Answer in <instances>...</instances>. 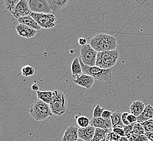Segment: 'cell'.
I'll return each mask as SVG.
<instances>
[{
    "label": "cell",
    "instance_id": "cell-3",
    "mask_svg": "<svg viewBox=\"0 0 153 141\" xmlns=\"http://www.w3.org/2000/svg\"><path fill=\"white\" fill-rule=\"evenodd\" d=\"M30 115L36 121L46 120L53 115L50 104L39 99L33 103L29 109Z\"/></svg>",
    "mask_w": 153,
    "mask_h": 141
},
{
    "label": "cell",
    "instance_id": "cell-14",
    "mask_svg": "<svg viewBox=\"0 0 153 141\" xmlns=\"http://www.w3.org/2000/svg\"><path fill=\"white\" fill-rule=\"evenodd\" d=\"M78 128L75 126H70L65 130L62 141H76L78 137Z\"/></svg>",
    "mask_w": 153,
    "mask_h": 141
},
{
    "label": "cell",
    "instance_id": "cell-5",
    "mask_svg": "<svg viewBox=\"0 0 153 141\" xmlns=\"http://www.w3.org/2000/svg\"><path fill=\"white\" fill-rule=\"evenodd\" d=\"M51 111L56 116H62L67 111L68 100L66 96L62 91H55V97L50 104Z\"/></svg>",
    "mask_w": 153,
    "mask_h": 141
},
{
    "label": "cell",
    "instance_id": "cell-28",
    "mask_svg": "<svg viewBox=\"0 0 153 141\" xmlns=\"http://www.w3.org/2000/svg\"><path fill=\"white\" fill-rule=\"evenodd\" d=\"M148 138L145 135H137L135 134H131V137L130 138L129 141H146Z\"/></svg>",
    "mask_w": 153,
    "mask_h": 141
},
{
    "label": "cell",
    "instance_id": "cell-13",
    "mask_svg": "<svg viewBox=\"0 0 153 141\" xmlns=\"http://www.w3.org/2000/svg\"><path fill=\"white\" fill-rule=\"evenodd\" d=\"M96 128L89 125L86 128L78 129V137L85 141H91L94 137Z\"/></svg>",
    "mask_w": 153,
    "mask_h": 141
},
{
    "label": "cell",
    "instance_id": "cell-8",
    "mask_svg": "<svg viewBox=\"0 0 153 141\" xmlns=\"http://www.w3.org/2000/svg\"><path fill=\"white\" fill-rule=\"evenodd\" d=\"M28 3L32 12L53 14L48 0H28Z\"/></svg>",
    "mask_w": 153,
    "mask_h": 141
},
{
    "label": "cell",
    "instance_id": "cell-41",
    "mask_svg": "<svg viewBox=\"0 0 153 141\" xmlns=\"http://www.w3.org/2000/svg\"><path fill=\"white\" fill-rule=\"evenodd\" d=\"M106 141V138H104V139H103V140H102V141Z\"/></svg>",
    "mask_w": 153,
    "mask_h": 141
},
{
    "label": "cell",
    "instance_id": "cell-6",
    "mask_svg": "<svg viewBox=\"0 0 153 141\" xmlns=\"http://www.w3.org/2000/svg\"><path fill=\"white\" fill-rule=\"evenodd\" d=\"M30 15L36 21L42 28L51 29L56 26V19L53 14L31 12Z\"/></svg>",
    "mask_w": 153,
    "mask_h": 141
},
{
    "label": "cell",
    "instance_id": "cell-4",
    "mask_svg": "<svg viewBox=\"0 0 153 141\" xmlns=\"http://www.w3.org/2000/svg\"><path fill=\"white\" fill-rule=\"evenodd\" d=\"M119 56L116 50L98 52L96 66L104 69L111 68L116 64Z\"/></svg>",
    "mask_w": 153,
    "mask_h": 141
},
{
    "label": "cell",
    "instance_id": "cell-29",
    "mask_svg": "<svg viewBox=\"0 0 153 141\" xmlns=\"http://www.w3.org/2000/svg\"><path fill=\"white\" fill-rule=\"evenodd\" d=\"M135 123L130 124L129 125H124V126L123 129L124 132H125L126 137H127L129 140L131 137V132L133 131V128H134V126Z\"/></svg>",
    "mask_w": 153,
    "mask_h": 141
},
{
    "label": "cell",
    "instance_id": "cell-18",
    "mask_svg": "<svg viewBox=\"0 0 153 141\" xmlns=\"http://www.w3.org/2000/svg\"><path fill=\"white\" fill-rule=\"evenodd\" d=\"M71 70L73 80L78 79L83 74L79 58H76L74 59L71 65Z\"/></svg>",
    "mask_w": 153,
    "mask_h": 141
},
{
    "label": "cell",
    "instance_id": "cell-32",
    "mask_svg": "<svg viewBox=\"0 0 153 141\" xmlns=\"http://www.w3.org/2000/svg\"><path fill=\"white\" fill-rule=\"evenodd\" d=\"M112 131L116 133L117 135H118L120 136H121V137H125L126 136L124 129L122 128H114V129H112Z\"/></svg>",
    "mask_w": 153,
    "mask_h": 141
},
{
    "label": "cell",
    "instance_id": "cell-31",
    "mask_svg": "<svg viewBox=\"0 0 153 141\" xmlns=\"http://www.w3.org/2000/svg\"><path fill=\"white\" fill-rule=\"evenodd\" d=\"M121 137V136L117 135L116 133L111 131L108 133V135H106V139L110 141H119Z\"/></svg>",
    "mask_w": 153,
    "mask_h": 141
},
{
    "label": "cell",
    "instance_id": "cell-1",
    "mask_svg": "<svg viewBox=\"0 0 153 141\" xmlns=\"http://www.w3.org/2000/svg\"><path fill=\"white\" fill-rule=\"evenodd\" d=\"M90 45L97 52L115 50L117 47V39L112 35L103 33L91 39Z\"/></svg>",
    "mask_w": 153,
    "mask_h": 141
},
{
    "label": "cell",
    "instance_id": "cell-24",
    "mask_svg": "<svg viewBox=\"0 0 153 141\" xmlns=\"http://www.w3.org/2000/svg\"><path fill=\"white\" fill-rule=\"evenodd\" d=\"M76 123L80 128H86L88 126L90 123V121L88 118L85 116H80L76 117Z\"/></svg>",
    "mask_w": 153,
    "mask_h": 141
},
{
    "label": "cell",
    "instance_id": "cell-40",
    "mask_svg": "<svg viewBox=\"0 0 153 141\" xmlns=\"http://www.w3.org/2000/svg\"><path fill=\"white\" fill-rule=\"evenodd\" d=\"M76 141H84V140H82V139H80V138H78L77 140H76Z\"/></svg>",
    "mask_w": 153,
    "mask_h": 141
},
{
    "label": "cell",
    "instance_id": "cell-30",
    "mask_svg": "<svg viewBox=\"0 0 153 141\" xmlns=\"http://www.w3.org/2000/svg\"><path fill=\"white\" fill-rule=\"evenodd\" d=\"M105 110L104 108H101L100 105H97L94 110L93 117H102L103 112Z\"/></svg>",
    "mask_w": 153,
    "mask_h": 141
},
{
    "label": "cell",
    "instance_id": "cell-7",
    "mask_svg": "<svg viewBox=\"0 0 153 141\" xmlns=\"http://www.w3.org/2000/svg\"><path fill=\"white\" fill-rule=\"evenodd\" d=\"M97 54L98 52L90 45L86 44L81 48L80 58L85 65L88 66H94L96 63Z\"/></svg>",
    "mask_w": 153,
    "mask_h": 141
},
{
    "label": "cell",
    "instance_id": "cell-26",
    "mask_svg": "<svg viewBox=\"0 0 153 141\" xmlns=\"http://www.w3.org/2000/svg\"><path fill=\"white\" fill-rule=\"evenodd\" d=\"M141 124L143 126L146 132H153V118Z\"/></svg>",
    "mask_w": 153,
    "mask_h": 141
},
{
    "label": "cell",
    "instance_id": "cell-17",
    "mask_svg": "<svg viewBox=\"0 0 153 141\" xmlns=\"http://www.w3.org/2000/svg\"><path fill=\"white\" fill-rule=\"evenodd\" d=\"M37 97L39 100H42L47 104L52 103L55 97V91H40L36 92Z\"/></svg>",
    "mask_w": 153,
    "mask_h": 141
},
{
    "label": "cell",
    "instance_id": "cell-2",
    "mask_svg": "<svg viewBox=\"0 0 153 141\" xmlns=\"http://www.w3.org/2000/svg\"><path fill=\"white\" fill-rule=\"evenodd\" d=\"M79 59L83 73L91 76L94 78V79L98 81L107 82H110L112 78V68L109 69H104L97 66H88L82 62L80 57Z\"/></svg>",
    "mask_w": 153,
    "mask_h": 141
},
{
    "label": "cell",
    "instance_id": "cell-16",
    "mask_svg": "<svg viewBox=\"0 0 153 141\" xmlns=\"http://www.w3.org/2000/svg\"><path fill=\"white\" fill-rule=\"evenodd\" d=\"M153 118V106L150 105L146 106L143 111L137 117V122L142 123Z\"/></svg>",
    "mask_w": 153,
    "mask_h": 141
},
{
    "label": "cell",
    "instance_id": "cell-20",
    "mask_svg": "<svg viewBox=\"0 0 153 141\" xmlns=\"http://www.w3.org/2000/svg\"><path fill=\"white\" fill-rule=\"evenodd\" d=\"M18 21L19 24H26L27 26L30 27L36 30H41L42 28L36 22V21L30 15L20 18L18 19Z\"/></svg>",
    "mask_w": 153,
    "mask_h": 141
},
{
    "label": "cell",
    "instance_id": "cell-11",
    "mask_svg": "<svg viewBox=\"0 0 153 141\" xmlns=\"http://www.w3.org/2000/svg\"><path fill=\"white\" fill-rule=\"evenodd\" d=\"M90 125L97 128L104 129H112V122L110 119H104L102 117H93L90 121Z\"/></svg>",
    "mask_w": 153,
    "mask_h": 141
},
{
    "label": "cell",
    "instance_id": "cell-27",
    "mask_svg": "<svg viewBox=\"0 0 153 141\" xmlns=\"http://www.w3.org/2000/svg\"><path fill=\"white\" fill-rule=\"evenodd\" d=\"M21 0H4L5 7L6 9L11 12L15 6L18 4Z\"/></svg>",
    "mask_w": 153,
    "mask_h": 141
},
{
    "label": "cell",
    "instance_id": "cell-10",
    "mask_svg": "<svg viewBox=\"0 0 153 141\" xmlns=\"http://www.w3.org/2000/svg\"><path fill=\"white\" fill-rule=\"evenodd\" d=\"M16 30L18 34L25 38H32L37 33L36 30L24 24H18L16 27Z\"/></svg>",
    "mask_w": 153,
    "mask_h": 141
},
{
    "label": "cell",
    "instance_id": "cell-25",
    "mask_svg": "<svg viewBox=\"0 0 153 141\" xmlns=\"http://www.w3.org/2000/svg\"><path fill=\"white\" fill-rule=\"evenodd\" d=\"M131 134H135L137 135H145L146 131L141 124L137 122L134 125Z\"/></svg>",
    "mask_w": 153,
    "mask_h": 141
},
{
    "label": "cell",
    "instance_id": "cell-37",
    "mask_svg": "<svg viewBox=\"0 0 153 141\" xmlns=\"http://www.w3.org/2000/svg\"><path fill=\"white\" fill-rule=\"evenodd\" d=\"M145 135L149 141H153V132H146Z\"/></svg>",
    "mask_w": 153,
    "mask_h": 141
},
{
    "label": "cell",
    "instance_id": "cell-23",
    "mask_svg": "<svg viewBox=\"0 0 153 141\" xmlns=\"http://www.w3.org/2000/svg\"><path fill=\"white\" fill-rule=\"evenodd\" d=\"M21 73L23 76L28 77L33 76L36 73V70L32 66L26 65L22 68Z\"/></svg>",
    "mask_w": 153,
    "mask_h": 141
},
{
    "label": "cell",
    "instance_id": "cell-38",
    "mask_svg": "<svg viewBox=\"0 0 153 141\" xmlns=\"http://www.w3.org/2000/svg\"><path fill=\"white\" fill-rule=\"evenodd\" d=\"M32 88L33 90L34 91H39V86L38 85V84H34L32 86Z\"/></svg>",
    "mask_w": 153,
    "mask_h": 141
},
{
    "label": "cell",
    "instance_id": "cell-15",
    "mask_svg": "<svg viewBox=\"0 0 153 141\" xmlns=\"http://www.w3.org/2000/svg\"><path fill=\"white\" fill-rule=\"evenodd\" d=\"M53 13L66 8L71 3L72 0H48Z\"/></svg>",
    "mask_w": 153,
    "mask_h": 141
},
{
    "label": "cell",
    "instance_id": "cell-39",
    "mask_svg": "<svg viewBox=\"0 0 153 141\" xmlns=\"http://www.w3.org/2000/svg\"><path fill=\"white\" fill-rule=\"evenodd\" d=\"M129 141V139L127 138V137H121L120 141Z\"/></svg>",
    "mask_w": 153,
    "mask_h": 141
},
{
    "label": "cell",
    "instance_id": "cell-34",
    "mask_svg": "<svg viewBox=\"0 0 153 141\" xmlns=\"http://www.w3.org/2000/svg\"><path fill=\"white\" fill-rule=\"evenodd\" d=\"M129 114L128 112H123L122 114V122H123L124 125H128L130 124L127 121V117H128Z\"/></svg>",
    "mask_w": 153,
    "mask_h": 141
},
{
    "label": "cell",
    "instance_id": "cell-36",
    "mask_svg": "<svg viewBox=\"0 0 153 141\" xmlns=\"http://www.w3.org/2000/svg\"><path fill=\"white\" fill-rule=\"evenodd\" d=\"M78 43L80 45L83 46H85L87 44V40L84 38H80L78 40Z\"/></svg>",
    "mask_w": 153,
    "mask_h": 141
},
{
    "label": "cell",
    "instance_id": "cell-9",
    "mask_svg": "<svg viewBox=\"0 0 153 141\" xmlns=\"http://www.w3.org/2000/svg\"><path fill=\"white\" fill-rule=\"evenodd\" d=\"M10 12L17 19L30 15L32 12L30 9L28 1L21 0Z\"/></svg>",
    "mask_w": 153,
    "mask_h": 141
},
{
    "label": "cell",
    "instance_id": "cell-33",
    "mask_svg": "<svg viewBox=\"0 0 153 141\" xmlns=\"http://www.w3.org/2000/svg\"><path fill=\"white\" fill-rule=\"evenodd\" d=\"M127 121L130 124L135 123L137 122V117L131 114H129L127 117Z\"/></svg>",
    "mask_w": 153,
    "mask_h": 141
},
{
    "label": "cell",
    "instance_id": "cell-19",
    "mask_svg": "<svg viewBox=\"0 0 153 141\" xmlns=\"http://www.w3.org/2000/svg\"><path fill=\"white\" fill-rule=\"evenodd\" d=\"M146 105L144 103L140 100L135 101L130 106V114L135 115L137 117L141 114L143 111Z\"/></svg>",
    "mask_w": 153,
    "mask_h": 141
},
{
    "label": "cell",
    "instance_id": "cell-21",
    "mask_svg": "<svg viewBox=\"0 0 153 141\" xmlns=\"http://www.w3.org/2000/svg\"><path fill=\"white\" fill-rule=\"evenodd\" d=\"M122 114L119 111H116L112 113V116L111 117L112 129L116 128L123 129L124 125L122 119Z\"/></svg>",
    "mask_w": 153,
    "mask_h": 141
},
{
    "label": "cell",
    "instance_id": "cell-35",
    "mask_svg": "<svg viewBox=\"0 0 153 141\" xmlns=\"http://www.w3.org/2000/svg\"><path fill=\"white\" fill-rule=\"evenodd\" d=\"M112 113L113 112L109 110H104L102 116V117L104 119H110L112 116Z\"/></svg>",
    "mask_w": 153,
    "mask_h": 141
},
{
    "label": "cell",
    "instance_id": "cell-42",
    "mask_svg": "<svg viewBox=\"0 0 153 141\" xmlns=\"http://www.w3.org/2000/svg\"><path fill=\"white\" fill-rule=\"evenodd\" d=\"M106 141H110V140H106Z\"/></svg>",
    "mask_w": 153,
    "mask_h": 141
},
{
    "label": "cell",
    "instance_id": "cell-22",
    "mask_svg": "<svg viewBox=\"0 0 153 141\" xmlns=\"http://www.w3.org/2000/svg\"><path fill=\"white\" fill-rule=\"evenodd\" d=\"M112 129H104L101 128H96L94 137L91 141H100L106 138L108 134L111 131Z\"/></svg>",
    "mask_w": 153,
    "mask_h": 141
},
{
    "label": "cell",
    "instance_id": "cell-43",
    "mask_svg": "<svg viewBox=\"0 0 153 141\" xmlns=\"http://www.w3.org/2000/svg\"><path fill=\"white\" fill-rule=\"evenodd\" d=\"M149 141V140H147V141Z\"/></svg>",
    "mask_w": 153,
    "mask_h": 141
},
{
    "label": "cell",
    "instance_id": "cell-44",
    "mask_svg": "<svg viewBox=\"0 0 153 141\" xmlns=\"http://www.w3.org/2000/svg\"></svg>",
    "mask_w": 153,
    "mask_h": 141
},
{
    "label": "cell",
    "instance_id": "cell-12",
    "mask_svg": "<svg viewBox=\"0 0 153 141\" xmlns=\"http://www.w3.org/2000/svg\"><path fill=\"white\" fill-rule=\"evenodd\" d=\"M94 81L95 79L94 77L83 73L78 79L74 80V82L78 85L89 90L94 84Z\"/></svg>",
    "mask_w": 153,
    "mask_h": 141
}]
</instances>
